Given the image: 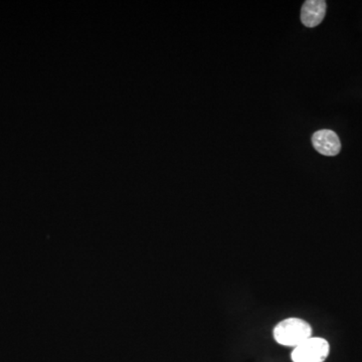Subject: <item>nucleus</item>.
Segmentation results:
<instances>
[{
	"label": "nucleus",
	"mask_w": 362,
	"mask_h": 362,
	"mask_svg": "<svg viewBox=\"0 0 362 362\" xmlns=\"http://www.w3.org/2000/svg\"><path fill=\"white\" fill-rule=\"evenodd\" d=\"M310 324L303 319L287 318L274 328V338L279 344L296 347L311 337Z\"/></svg>",
	"instance_id": "obj_1"
},
{
	"label": "nucleus",
	"mask_w": 362,
	"mask_h": 362,
	"mask_svg": "<svg viewBox=\"0 0 362 362\" xmlns=\"http://www.w3.org/2000/svg\"><path fill=\"white\" fill-rule=\"evenodd\" d=\"M330 346L324 338L310 337L295 347L292 351L293 362H324L329 354Z\"/></svg>",
	"instance_id": "obj_2"
},
{
	"label": "nucleus",
	"mask_w": 362,
	"mask_h": 362,
	"mask_svg": "<svg viewBox=\"0 0 362 362\" xmlns=\"http://www.w3.org/2000/svg\"><path fill=\"white\" fill-rule=\"evenodd\" d=\"M312 144L324 156H337L341 150V142L337 133L331 130L317 131L312 136Z\"/></svg>",
	"instance_id": "obj_3"
},
{
	"label": "nucleus",
	"mask_w": 362,
	"mask_h": 362,
	"mask_svg": "<svg viewBox=\"0 0 362 362\" xmlns=\"http://www.w3.org/2000/svg\"><path fill=\"white\" fill-rule=\"evenodd\" d=\"M326 1L324 0H307L301 9V21L307 28H315L325 18Z\"/></svg>",
	"instance_id": "obj_4"
}]
</instances>
